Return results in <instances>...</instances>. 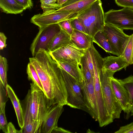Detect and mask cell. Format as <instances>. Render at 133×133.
Instances as JSON below:
<instances>
[{"mask_svg":"<svg viewBox=\"0 0 133 133\" xmlns=\"http://www.w3.org/2000/svg\"><path fill=\"white\" fill-rule=\"evenodd\" d=\"M85 104L90 111V115L97 121L98 112L94 86V78L89 82L84 81L81 83Z\"/></svg>","mask_w":133,"mask_h":133,"instance_id":"7c38bea8","label":"cell"},{"mask_svg":"<svg viewBox=\"0 0 133 133\" xmlns=\"http://www.w3.org/2000/svg\"><path fill=\"white\" fill-rule=\"evenodd\" d=\"M7 38L5 34L2 32L0 33V49L2 50L6 48V44Z\"/></svg>","mask_w":133,"mask_h":133,"instance_id":"8d00e7d4","label":"cell"},{"mask_svg":"<svg viewBox=\"0 0 133 133\" xmlns=\"http://www.w3.org/2000/svg\"><path fill=\"white\" fill-rule=\"evenodd\" d=\"M121 55L129 65L133 64V34L129 36Z\"/></svg>","mask_w":133,"mask_h":133,"instance_id":"cb8c5ba5","label":"cell"},{"mask_svg":"<svg viewBox=\"0 0 133 133\" xmlns=\"http://www.w3.org/2000/svg\"><path fill=\"white\" fill-rule=\"evenodd\" d=\"M29 61L37 73L51 105H67V93L61 68L49 52L40 48Z\"/></svg>","mask_w":133,"mask_h":133,"instance_id":"6da1fadb","label":"cell"},{"mask_svg":"<svg viewBox=\"0 0 133 133\" xmlns=\"http://www.w3.org/2000/svg\"><path fill=\"white\" fill-rule=\"evenodd\" d=\"M92 41L106 52L117 56L110 42L103 31L97 33L92 38Z\"/></svg>","mask_w":133,"mask_h":133,"instance_id":"603a6c76","label":"cell"},{"mask_svg":"<svg viewBox=\"0 0 133 133\" xmlns=\"http://www.w3.org/2000/svg\"><path fill=\"white\" fill-rule=\"evenodd\" d=\"M30 85L31 113L33 119L38 123L41 126L52 105L43 91L33 82Z\"/></svg>","mask_w":133,"mask_h":133,"instance_id":"277c9868","label":"cell"},{"mask_svg":"<svg viewBox=\"0 0 133 133\" xmlns=\"http://www.w3.org/2000/svg\"><path fill=\"white\" fill-rule=\"evenodd\" d=\"M101 70H94V86L98 112V121L101 127L105 126L112 123L113 119L109 115L104 101L100 81V75Z\"/></svg>","mask_w":133,"mask_h":133,"instance_id":"9c48e42d","label":"cell"},{"mask_svg":"<svg viewBox=\"0 0 133 133\" xmlns=\"http://www.w3.org/2000/svg\"><path fill=\"white\" fill-rule=\"evenodd\" d=\"M70 19H71L65 20L58 23V24L62 29L71 35L74 29L71 25Z\"/></svg>","mask_w":133,"mask_h":133,"instance_id":"1f68e13d","label":"cell"},{"mask_svg":"<svg viewBox=\"0 0 133 133\" xmlns=\"http://www.w3.org/2000/svg\"><path fill=\"white\" fill-rule=\"evenodd\" d=\"M63 106L55 104L51 107L41 124L40 133H51L58 127V120L63 111Z\"/></svg>","mask_w":133,"mask_h":133,"instance_id":"4fadbf2b","label":"cell"},{"mask_svg":"<svg viewBox=\"0 0 133 133\" xmlns=\"http://www.w3.org/2000/svg\"><path fill=\"white\" fill-rule=\"evenodd\" d=\"M6 91L15 110L19 127L22 128L24 125V112L19 101L11 87L7 84Z\"/></svg>","mask_w":133,"mask_h":133,"instance_id":"e0dca14e","label":"cell"},{"mask_svg":"<svg viewBox=\"0 0 133 133\" xmlns=\"http://www.w3.org/2000/svg\"><path fill=\"white\" fill-rule=\"evenodd\" d=\"M80 66L83 71L84 81L87 82H90L93 78L89 68L84 54L81 59Z\"/></svg>","mask_w":133,"mask_h":133,"instance_id":"83f0119b","label":"cell"},{"mask_svg":"<svg viewBox=\"0 0 133 133\" xmlns=\"http://www.w3.org/2000/svg\"><path fill=\"white\" fill-rule=\"evenodd\" d=\"M71 41V35L61 29L50 42L48 51L52 52L66 45Z\"/></svg>","mask_w":133,"mask_h":133,"instance_id":"ffe728a7","label":"cell"},{"mask_svg":"<svg viewBox=\"0 0 133 133\" xmlns=\"http://www.w3.org/2000/svg\"><path fill=\"white\" fill-rule=\"evenodd\" d=\"M104 13L101 0H97L76 17L92 38L98 32L103 31L105 24Z\"/></svg>","mask_w":133,"mask_h":133,"instance_id":"7a4b0ae2","label":"cell"},{"mask_svg":"<svg viewBox=\"0 0 133 133\" xmlns=\"http://www.w3.org/2000/svg\"><path fill=\"white\" fill-rule=\"evenodd\" d=\"M7 130L8 133H20V130H17L11 122L8 124Z\"/></svg>","mask_w":133,"mask_h":133,"instance_id":"74e56055","label":"cell"},{"mask_svg":"<svg viewBox=\"0 0 133 133\" xmlns=\"http://www.w3.org/2000/svg\"><path fill=\"white\" fill-rule=\"evenodd\" d=\"M61 67L74 77L78 82L82 83L84 81L82 69L77 64L69 62H57Z\"/></svg>","mask_w":133,"mask_h":133,"instance_id":"44dd1931","label":"cell"},{"mask_svg":"<svg viewBox=\"0 0 133 133\" xmlns=\"http://www.w3.org/2000/svg\"><path fill=\"white\" fill-rule=\"evenodd\" d=\"M86 50L79 48L71 40L63 47L49 52L56 62H71L80 66L81 59Z\"/></svg>","mask_w":133,"mask_h":133,"instance_id":"ba28073f","label":"cell"},{"mask_svg":"<svg viewBox=\"0 0 133 133\" xmlns=\"http://www.w3.org/2000/svg\"><path fill=\"white\" fill-rule=\"evenodd\" d=\"M61 69L67 93V105L83 110L90 114L85 103L81 83L62 68Z\"/></svg>","mask_w":133,"mask_h":133,"instance_id":"5b68a950","label":"cell"},{"mask_svg":"<svg viewBox=\"0 0 133 133\" xmlns=\"http://www.w3.org/2000/svg\"><path fill=\"white\" fill-rule=\"evenodd\" d=\"M129 64L122 55L108 56L103 58V68L115 72L123 69L126 70Z\"/></svg>","mask_w":133,"mask_h":133,"instance_id":"2e32d148","label":"cell"},{"mask_svg":"<svg viewBox=\"0 0 133 133\" xmlns=\"http://www.w3.org/2000/svg\"><path fill=\"white\" fill-rule=\"evenodd\" d=\"M6 90L0 81V109L4 105L8 100Z\"/></svg>","mask_w":133,"mask_h":133,"instance_id":"d6a6232c","label":"cell"},{"mask_svg":"<svg viewBox=\"0 0 133 133\" xmlns=\"http://www.w3.org/2000/svg\"><path fill=\"white\" fill-rule=\"evenodd\" d=\"M4 105L0 109V129L5 133H8V123L5 113Z\"/></svg>","mask_w":133,"mask_h":133,"instance_id":"f546056e","label":"cell"},{"mask_svg":"<svg viewBox=\"0 0 133 133\" xmlns=\"http://www.w3.org/2000/svg\"><path fill=\"white\" fill-rule=\"evenodd\" d=\"M112 89L117 99L121 105L123 110L126 114V118L128 119L130 115L129 112V97L126 89L119 81L112 76L111 78Z\"/></svg>","mask_w":133,"mask_h":133,"instance_id":"5bb4252c","label":"cell"},{"mask_svg":"<svg viewBox=\"0 0 133 133\" xmlns=\"http://www.w3.org/2000/svg\"><path fill=\"white\" fill-rule=\"evenodd\" d=\"M51 133H71L69 131L66 130L62 128L58 127L54 129Z\"/></svg>","mask_w":133,"mask_h":133,"instance_id":"f35d334b","label":"cell"},{"mask_svg":"<svg viewBox=\"0 0 133 133\" xmlns=\"http://www.w3.org/2000/svg\"><path fill=\"white\" fill-rule=\"evenodd\" d=\"M23 110L24 125L20 130L21 133H40L41 125L34 120L31 113L30 107V90H29L25 100Z\"/></svg>","mask_w":133,"mask_h":133,"instance_id":"9a60e30c","label":"cell"},{"mask_svg":"<svg viewBox=\"0 0 133 133\" xmlns=\"http://www.w3.org/2000/svg\"><path fill=\"white\" fill-rule=\"evenodd\" d=\"M118 6L133 9V0H115Z\"/></svg>","mask_w":133,"mask_h":133,"instance_id":"836d02e7","label":"cell"},{"mask_svg":"<svg viewBox=\"0 0 133 133\" xmlns=\"http://www.w3.org/2000/svg\"><path fill=\"white\" fill-rule=\"evenodd\" d=\"M80 0H68L63 5L62 7H64L67 6Z\"/></svg>","mask_w":133,"mask_h":133,"instance_id":"ab89813d","label":"cell"},{"mask_svg":"<svg viewBox=\"0 0 133 133\" xmlns=\"http://www.w3.org/2000/svg\"><path fill=\"white\" fill-rule=\"evenodd\" d=\"M55 10L34 15L30 19L31 23L40 28L49 25L58 23L65 20L72 19L78 15L65 11L55 12Z\"/></svg>","mask_w":133,"mask_h":133,"instance_id":"30bf717a","label":"cell"},{"mask_svg":"<svg viewBox=\"0 0 133 133\" xmlns=\"http://www.w3.org/2000/svg\"><path fill=\"white\" fill-rule=\"evenodd\" d=\"M0 7L3 12L7 14H19L26 10L15 0H0Z\"/></svg>","mask_w":133,"mask_h":133,"instance_id":"7402d4cb","label":"cell"},{"mask_svg":"<svg viewBox=\"0 0 133 133\" xmlns=\"http://www.w3.org/2000/svg\"><path fill=\"white\" fill-rule=\"evenodd\" d=\"M70 22L74 29L87 34L83 24L76 17L70 19Z\"/></svg>","mask_w":133,"mask_h":133,"instance_id":"4dcf8cb0","label":"cell"},{"mask_svg":"<svg viewBox=\"0 0 133 133\" xmlns=\"http://www.w3.org/2000/svg\"><path fill=\"white\" fill-rule=\"evenodd\" d=\"M105 23L123 30H133V9L123 8L118 10L111 9L104 13Z\"/></svg>","mask_w":133,"mask_h":133,"instance_id":"8992f818","label":"cell"},{"mask_svg":"<svg viewBox=\"0 0 133 133\" xmlns=\"http://www.w3.org/2000/svg\"><path fill=\"white\" fill-rule=\"evenodd\" d=\"M8 68L6 59L1 55L0 56V81L6 90L7 72Z\"/></svg>","mask_w":133,"mask_h":133,"instance_id":"4316f807","label":"cell"},{"mask_svg":"<svg viewBox=\"0 0 133 133\" xmlns=\"http://www.w3.org/2000/svg\"><path fill=\"white\" fill-rule=\"evenodd\" d=\"M115 133H133V122L120 127Z\"/></svg>","mask_w":133,"mask_h":133,"instance_id":"e575fe53","label":"cell"},{"mask_svg":"<svg viewBox=\"0 0 133 133\" xmlns=\"http://www.w3.org/2000/svg\"><path fill=\"white\" fill-rule=\"evenodd\" d=\"M71 40L79 48L86 50L90 47L92 38L87 34L74 29Z\"/></svg>","mask_w":133,"mask_h":133,"instance_id":"d6986e66","label":"cell"},{"mask_svg":"<svg viewBox=\"0 0 133 133\" xmlns=\"http://www.w3.org/2000/svg\"><path fill=\"white\" fill-rule=\"evenodd\" d=\"M68 0H57V3L59 6V8L62 6Z\"/></svg>","mask_w":133,"mask_h":133,"instance_id":"60d3db41","label":"cell"},{"mask_svg":"<svg viewBox=\"0 0 133 133\" xmlns=\"http://www.w3.org/2000/svg\"><path fill=\"white\" fill-rule=\"evenodd\" d=\"M26 73L29 80L37 85L43 91V89L37 73L33 66L29 62L26 68Z\"/></svg>","mask_w":133,"mask_h":133,"instance_id":"484cf974","label":"cell"},{"mask_svg":"<svg viewBox=\"0 0 133 133\" xmlns=\"http://www.w3.org/2000/svg\"><path fill=\"white\" fill-rule=\"evenodd\" d=\"M97 0H81L55 10V12L65 11L79 14L88 8Z\"/></svg>","mask_w":133,"mask_h":133,"instance_id":"ac0fdd59","label":"cell"},{"mask_svg":"<svg viewBox=\"0 0 133 133\" xmlns=\"http://www.w3.org/2000/svg\"><path fill=\"white\" fill-rule=\"evenodd\" d=\"M57 0H40L41 7L43 12H45L57 9L59 8L57 3Z\"/></svg>","mask_w":133,"mask_h":133,"instance_id":"f1b7e54d","label":"cell"},{"mask_svg":"<svg viewBox=\"0 0 133 133\" xmlns=\"http://www.w3.org/2000/svg\"><path fill=\"white\" fill-rule=\"evenodd\" d=\"M61 29V27L58 23L49 25L39 28V31L33 40L30 47L33 57L35 55L40 48L48 51L51 41Z\"/></svg>","mask_w":133,"mask_h":133,"instance_id":"52a82bcc","label":"cell"},{"mask_svg":"<svg viewBox=\"0 0 133 133\" xmlns=\"http://www.w3.org/2000/svg\"><path fill=\"white\" fill-rule=\"evenodd\" d=\"M119 80L128 92L129 97V112L130 115L131 108L133 104V75H131L123 79Z\"/></svg>","mask_w":133,"mask_h":133,"instance_id":"d4e9b609","label":"cell"},{"mask_svg":"<svg viewBox=\"0 0 133 133\" xmlns=\"http://www.w3.org/2000/svg\"><path fill=\"white\" fill-rule=\"evenodd\" d=\"M18 3L23 6L25 9H30L33 6L32 0H15Z\"/></svg>","mask_w":133,"mask_h":133,"instance_id":"d590c367","label":"cell"},{"mask_svg":"<svg viewBox=\"0 0 133 133\" xmlns=\"http://www.w3.org/2000/svg\"><path fill=\"white\" fill-rule=\"evenodd\" d=\"M115 72L103 68L100 79L105 104L109 115L114 120L119 118L122 108L115 96L112 88L111 79Z\"/></svg>","mask_w":133,"mask_h":133,"instance_id":"3957f363","label":"cell"},{"mask_svg":"<svg viewBox=\"0 0 133 133\" xmlns=\"http://www.w3.org/2000/svg\"><path fill=\"white\" fill-rule=\"evenodd\" d=\"M103 31L110 42L117 56L121 55L129 36L125 34L122 29L106 23Z\"/></svg>","mask_w":133,"mask_h":133,"instance_id":"8fae6325","label":"cell"},{"mask_svg":"<svg viewBox=\"0 0 133 133\" xmlns=\"http://www.w3.org/2000/svg\"><path fill=\"white\" fill-rule=\"evenodd\" d=\"M130 116H133V104L131 107L130 111Z\"/></svg>","mask_w":133,"mask_h":133,"instance_id":"b9f144b4","label":"cell"}]
</instances>
